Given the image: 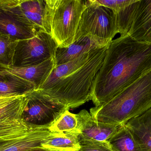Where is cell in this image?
I'll list each match as a JSON object with an SVG mask.
<instances>
[{"instance_id": "obj_19", "label": "cell", "mask_w": 151, "mask_h": 151, "mask_svg": "<svg viewBox=\"0 0 151 151\" xmlns=\"http://www.w3.org/2000/svg\"><path fill=\"white\" fill-rule=\"evenodd\" d=\"M94 50H95L84 53L67 63L55 66L46 81L38 90H42L48 87L60 78L66 76L81 68L88 61Z\"/></svg>"}, {"instance_id": "obj_18", "label": "cell", "mask_w": 151, "mask_h": 151, "mask_svg": "<svg viewBox=\"0 0 151 151\" xmlns=\"http://www.w3.org/2000/svg\"><path fill=\"white\" fill-rule=\"evenodd\" d=\"M51 134L47 129H33L0 151H28L42 147V143Z\"/></svg>"}, {"instance_id": "obj_17", "label": "cell", "mask_w": 151, "mask_h": 151, "mask_svg": "<svg viewBox=\"0 0 151 151\" xmlns=\"http://www.w3.org/2000/svg\"><path fill=\"white\" fill-rule=\"evenodd\" d=\"M107 142L114 151H144L140 143L125 125L120 126Z\"/></svg>"}, {"instance_id": "obj_22", "label": "cell", "mask_w": 151, "mask_h": 151, "mask_svg": "<svg viewBox=\"0 0 151 151\" xmlns=\"http://www.w3.org/2000/svg\"><path fill=\"white\" fill-rule=\"evenodd\" d=\"M52 133H76L79 134L76 114L66 111L48 129Z\"/></svg>"}, {"instance_id": "obj_26", "label": "cell", "mask_w": 151, "mask_h": 151, "mask_svg": "<svg viewBox=\"0 0 151 151\" xmlns=\"http://www.w3.org/2000/svg\"><path fill=\"white\" fill-rule=\"evenodd\" d=\"M20 96H21L0 97V107L3 106V105H5L9 103H10L12 101L15 100V99H17Z\"/></svg>"}, {"instance_id": "obj_3", "label": "cell", "mask_w": 151, "mask_h": 151, "mask_svg": "<svg viewBox=\"0 0 151 151\" xmlns=\"http://www.w3.org/2000/svg\"><path fill=\"white\" fill-rule=\"evenodd\" d=\"M108 46L93 51L81 68L40 90L70 109L77 108L91 100L94 81Z\"/></svg>"}, {"instance_id": "obj_16", "label": "cell", "mask_w": 151, "mask_h": 151, "mask_svg": "<svg viewBox=\"0 0 151 151\" xmlns=\"http://www.w3.org/2000/svg\"><path fill=\"white\" fill-rule=\"evenodd\" d=\"M125 125L144 151H151V109L141 116L130 120Z\"/></svg>"}, {"instance_id": "obj_24", "label": "cell", "mask_w": 151, "mask_h": 151, "mask_svg": "<svg viewBox=\"0 0 151 151\" xmlns=\"http://www.w3.org/2000/svg\"><path fill=\"white\" fill-rule=\"evenodd\" d=\"M92 1L99 5L107 7L113 11L114 12H117L125 7L129 6L136 1L131 0H92Z\"/></svg>"}, {"instance_id": "obj_8", "label": "cell", "mask_w": 151, "mask_h": 151, "mask_svg": "<svg viewBox=\"0 0 151 151\" xmlns=\"http://www.w3.org/2000/svg\"><path fill=\"white\" fill-rule=\"evenodd\" d=\"M57 44L51 35L43 31L35 36L19 40L13 56L12 66H34L55 59Z\"/></svg>"}, {"instance_id": "obj_11", "label": "cell", "mask_w": 151, "mask_h": 151, "mask_svg": "<svg viewBox=\"0 0 151 151\" xmlns=\"http://www.w3.org/2000/svg\"><path fill=\"white\" fill-rule=\"evenodd\" d=\"M55 66V59L34 66H0V71L11 74L33 83L37 90L46 81Z\"/></svg>"}, {"instance_id": "obj_6", "label": "cell", "mask_w": 151, "mask_h": 151, "mask_svg": "<svg viewBox=\"0 0 151 151\" xmlns=\"http://www.w3.org/2000/svg\"><path fill=\"white\" fill-rule=\"evenodd\" d=\"M85 4L86 7L82 14L74 41L89 34L112 41L118 33L115 12L92 0L85 1Z\"/></svg>"}, {"instance_id": "obj_15", "label": "cell", "mask_w": 151, "mask_h": 151, "mask_svg": "<svg viewBox=\"0 0 151 151\" xmlns=\"http://www.w3.org/2000/svg\"><path fill=\"white\" fill-rule=\"evenodd\" d=\"M41 147L48 151H79L81 149L79 134L51 133L42 143Z\"/></svg>"}, {"instance_id": "obj_25", "label": "cell", "mask_w": 151, "mask_h": 151, "mask_svg": "<svg viewBox=\"0 0 151 151\" xmlns=\"http://www.w3.org/2000/svg\"><path fill=\"white\" fill-rule=\"evenodd\" d=\"M81 149L79 151H114L105 142L80 141Z\"/></svg>"}, {"instance_id": "obj_20", "label": "cell", "mask_w": 151, "mask_h": 151, "mask_svg": "<svg viewBox=\"0 0 151 151\" xmlns=\"http://www.w3.org/2000/svg\"><path fill=\"white\" fill-rule=\"evenodd\" d=\"M25 95L0 107V123L22 119L26 103Z\"/></svg>"}, {"instance_id": "obj_9", "label": "cell", "mask_w": 151, "mask_h": 151, "mask_svg": "<svg viewBox=\"0 0 151 151\" xmlns=\"http://www.w3.org/2000/svg\"><path fill=\"white\" fill-rule=\"evenodd\" d=\"M112 41L88 35L65 48L58 47L55 56V66L67 63L85 53L108 46Z\"/></svg>"}, {"instance_id": "obj_10", "label": "cell", "mask_w": 151, "mask_h": 151, "mask_svg": "<svg viewBox=\"0 0 151 151\" xmlns=\"http://www.w3.org/2000/svg\"><path fill=\"white\" fill-rule=\"evenodd\" d=\"M76 116L80 141L106 142L115 134L120 126L97 123L85 110L81 111Z\"/></svg>"}, {"instance_id": "obj_21", "label": "cell", "mask_w": 151, "mask_h": 151, "mask_svg": "<svg viewBox=\"0 0 151 151\" xmlns=\"http://www.w3.org/2000/svg\"><path fill=\"white\" fill-rule=\"evenodd\" d=\"M139 2V1H136L124 9L115 12L118 33L120 34L121 36L129 35Z\"/></svg>"}, {"instance_id": "obj_2", "label": "cell", "mask_w": 151, "mask_h": 151, "mask_svg": "<svg viewBox=\"0 0 151 151\" xmlns=\"http://www.w3.org/2000/svg\"><path fill=\"white\" fill-rule=\"evenodd\" d=\"M151 109V71L108 102L90 110L99 124L124 125Z\"/></svg>"}, {"instance_id": "obj_12", "label": "cell", "mask_w": 151, "mask_h": 151, "mask_svg": "<svg viewBox=\"0 0 151 151\" xmlns=\"http://www.w3.org/2000/svg\"><path fill=\"white\" fill-rule=\"evenodd\" d=\"M129 35L140 42L151 44V0H140Z\"/></svg>"}, {"instance_id": "obj_23", "label": "cell", "mask_w": 151, "mask_h": 151, "mask_svg": "<svg viewBox=\"0 0 151 151\" xmlns=\"http://www.w3.org/2000/svg\"><path fill=\"white\" fill-rule=\"evenodd\" d=\"M18 40L0 33V66H12L13 56Z\"/></svg>"}, {"instance_id": "obj_27", "label": "cell", "mask_w": 151, "mask_h": 151, "mask_svg": "<svg viewBox=\"0 0 151 151\" xmlns=\"http://www.w3.org/2000/svg\"><path fill=\"white\" fill-rule=\"evenodd\" d=\"M28 151H48L43 149L42 147H38V148H34V149H32Z\"/></svg>"}, {"instance_id": "obj_5", "label": "cell", "mask_w": 151, "mask_h": 151, "mask_svg": "<svg viewBox=\"0 0 151 151\" xmlns=\"http://www.w3.org/2000/svg\"><path fill=\"white\" fill-rule=\"evenodd\" d=\"M59 0H0V7L19 21L51 35L53 15Z\"/></svg>"}, {"instance_id": "obj_13", "label": "cell", "mask_w": 151, "mask_h": 151, "mask_svg": "<svg viewBox=\"0 0 151 151\" xmlns=\"http://www.w3.org/2000/svg\"><path fill=\"white\" fill-rule=\"evenodd\" d=\"M41 31H43L19 21L0 7V33L19 41L32 38Z\"/></svg>"}, {"instance_id": "obj_1", "label": "cell", "mask_w": 151, "mask_h": 151, "mask_svg": "<svg viewBox=\"0 0 151 151\" xmlns=\"http://www.w3.org/2000/svg\"><path fill=\"white\" fill-rule=\"evenodd\" d=\"M151 71V44L129 35L113 40L95 79L91 100L103 104Z\"/></svg>"}, {"instance_id": "obj_7", "label": "cell", "mask_w": 151, "mask_h": 151, "mask_svg": "<svg viewBox=\"0 0 151 151\" xmlns=\"http://www.w3.org/2000/svg\"><path fill=\"white\" fill-rule=\"evenodd\" d=\"M85 1L59 0L52 20L51 35L58 47L65 48L74 42Z\"/></svg>"}, {"instance_id": "obj_4", "label": "cell", "mask_w": 151, "mask_h": 151, "mask_svg": "<svg viewBox=\"0 0 151 151\" xmlns=\"http://www.w3.org/2000/svg\"><path fill=\"white\" fill-rule=\"evenodd\" d=\"M25 97L26 103L21 119L33 129H48L70 109L40 90L27 93Z\"/></svg>"}, {"instance_id": "obj_14", "label": "cell", "mask_w": 151, "mask_h": 151, "mask_svg": "<svg viewBox=\"0 0 151 151\" xmlns=\"http://www.w3.org/2000/svg\"><path fill=\"white\" fill-rule=\"evenodd\" d=\"M36 90L33 83L0 71V97L24 95Z\"/></svg>"}]
</instances>
